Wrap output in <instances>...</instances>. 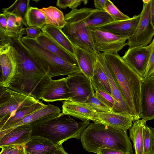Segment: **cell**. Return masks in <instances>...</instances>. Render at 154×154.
<instances>
[{
  "instance_id": "obj_50",
  "label": "cell",
  "mask_w": 154,
  "mask_h": 154,
  "mask_svg": "<svg viewBox=\"0 0 154 154\" xmlns=\"http://www.w3.org/2000/svg\"><path fill=\"white\" fill-rule=\"evenodd\" d=\"M3 79V75L2 66L0 61V84L2 82Z\"/></svg>"
},
{
  "instance_id": "obj_2",
  "label": "cell",
  "mask_w": 154,
  "mask_h": 154,
  "mask_svg": "<svg viewBox=\"0 0 154 154\" xmlns=\"http://www.w3.org/2000/svg\"><path fill=\"white\" fill-rule=\"evenodd\" d=\"M104 54L115 76L133 122L140 119L142 79L118 54Z\"/></svg>"
},
{
  "instance_id": "obj_8",
  "label": "cell",
  "mask_w": 154,
  "mask_h": 154,
  "mask_svg": "<svg viewBox=\"0 0 154 154\" xmlns=\"http://www.w3.org/2000/svg\"><path fill=\"white\" fill-rule=\"evenodd\" d=\"M150 1L143 3L139 20L132 36L127 40L126 45L129 48L146 46L152 42L154 35V26L150 21Z\"/></svg>"
},
{
  "instance_id": "obj_25",
  "label": "cell",
  "mask_w": 154,
  "mask_h": 154,
  "mask_svg": "<svg viewBox=\"0 0 154 154\" xmlns=\"http://www.w3.org/2000/svg\"><path fill=\"white\" fill-rule=\"evenodd\" d=\"M41 30L42 32L76 58L74 45L62 29L53 26L45 25Z\"/></svg>"
},
{
  "instance_id": "obj_30",
  "label": "cell",
  "mask_w": 154,
  "mask_h": 154,
  "mask_svg": "<svg viewBox=\"0 0 154 154\" xmlns=\"http://www.w3.org/2000/svg\"><path fill=\"white\" fill-rule=\"evenodd\" d=\"M7 25L6 34L11 38H20L25 34L26 29L22 19L12 15L6 14Z\"/></svg>"
},
{
  "instance_id": "obj_43",
  "label": "cell",
  "mask_w": 154,
  "mask_h": 154,
  "mask_svg": "<svg viewBox=\"0 0 154 154\" xmlns=\"http://www.w3.org/2000/svg\"><path fill=\"white\" fill-rule=\"evenodd\" d=\"M11 37L0 30V47L11 44Z\"/></svg>"
},
{
  "instance_id": "obj_23",
  "label": "cell",
  "mask_w": 154,
  "mask_h": 154,
  "mask_svg": "<svg viewBox=\"0 0 154 154\" xmlns=\"http://www.w3.org/2000/svg\"><path fill=\"white\" fill-rule=\"evenodd\" d=\"M74 47L75 57L81 71L91 80L97 61V54L91 53L75 45Z\"/></svg>"
},
{
  "instance_id": "obj_24",
  "label": "cell",
  "mask_w": 154,
  "mask_h": 154,
  "mask_svg": "<svg viewBox=\"0 0 154 154\" xmlns=\"http://www.w3.org/2000/svg\"><path fill=\"white\" fill-rule=\"evenodd\" d=\"M46 104L39 100L31 106L20 109L0 120V131L17 123L26 116L42 107Z\"/></svg>"
},
{
  "instance_id": "obj_28",
  "label": "cell",
  "mask_w": 154,
  "mask_h": 154,
  "mask_svg": "<svg viewBox=\"0 0 154 154\" xmlns=\"http://www.w3.org/2000/svg\"><path fill=\"white\" fill-rule=\"evenodd\" d=\"M91 81L94 92L99 89L111 95V90L106 75L97 60Z\"/></svg>"
},
{
  "instance_id": "obj_14",
  "label": "cell",
  "mask_w": 154,
  "mask_h": 154,
  "mask_svg": "<svg viewBox=\"0 0 154 154\" xmlns=\"http://www.w3.org/2000/svg\"><path fill=\"white\" fill-rule=\"evenodd\" d=\"M7 89L10 97L0 103V120L20 109L31 106L39 101L31 96Z\"/></svg>"
},
{
  "instance_id": "obj_7",
  "label": "cell",
  "mask_w": 154,
  "mask_h": 154,
  "mask_svg": "<svg viewBox=\"0 0 154 154\" xmlns=\"http://www.w3.org/2000/svg\"><path fill=\"white\" fill-rule=\"evenodd\" d=\"M88 30L97 53L118 54L126 46L127 41L129 38L96 27H88Z\"/></svg>"
},
{
  "instance_id": "obj_12",
  "label": "cell",
  "mask_w": 154,
  "mask_h": 154,
  "mask_svg": "<svg viewBox=\"0 0 154 154\" xmlns=\"http://www.w3.org/2000/svg\"><path fill=\"white\" fill-rule=\"evenodd\" d=\"M97 60L107 77L111 90V95L116 104L117 112H124L130 114L129 110L124 99L118 85L115 76L107 63L104 54L98 53L97 54Z\"/></svg>"
},
{
  "instance_id": "obj_29",
  "label": "cell",
  "mask_w": 154,
  "mask_h": 154,
  "mask_svg": "<svg viewBox=\"0 0 154 154\" xmlns=\"http://www.w3.org/2000/svg\"><path fill=\"white\" fill-rule=\"evenodd\" d=\"M45 17L46 25L53 26L62 29L66 22L62 11L53 6L44 7L40 9Z\"/></svg>"
},
{
  "instance_id": "obj_4",
  "label": "cell",
  "mask_w": 154,
  "mask_h": 154,
  "mask_svg": "<svg viewBox=\"0 0 154 154\" xmlns=\"http://www.w3.org/2000/svg\"><path fill=\"white\" fill-rule=\"evenodd\" d=\"M90 122H77L70 116L62 113L52 118L32 123V135L47 138L57 146L72 138L80 139Z\"/></svg>"
},
{
  "instance_id": "obj_39",
  "label": "cell",
  "mask_w": 154,
  "mask_h": 154,
  "mask_svg": "<svg viewBox=\"0 0 154 154\" xmlns=\"http://www.w3.org/2000/svg\"><path fill=\"white\" fill-rule=\"evenodd\" d=\"M27 35L24 36L29 38L34 39L39 36L42 32L41 29L35 26H28L26 29Z\"/></svg>"
},
{
  "instance_id": "obj_46",
  "label": "cell",
  "mask_w": 154,
  "mask_h": 154,
  "mask_svg": "<svg viewBox=\"0 0 154 154\" xmlns=\"http://www.w3.org/2000/svg\"><path fill=\"white\" fill-rule=\"evenodd\" d=\"M150 17L151 22L154 26V0H151L150 4Z\"/></svg>"
},
{
  "instance_id": "obj_19",
  "label": "cell",
  "mask_w": 154,
  "mask_h": 154,
  "mask_svg": "<svg viewBox=\"0 0 154 154\" xmlns=\"http://www.w3.org/2000/svg\"><path fill=\"white\" fill-rule=\"evenodd\" d=\"M140 17V14L135 15L127 20L113 21L96 28L129 38L134 33Z\"/></svg>"
},
{
  "instance_id": "obj_5",
  "label": "cell",
  "mask_w": 154,
  "mask_h": 154,
  "mask_svg": "<svg viewBox=\"0 0 154 154\" xmlns=\"http://www.w3.org/2000/svg\"><path fill=\"white\" fill-rule=\"evenodd\" d=\"M20 40L51 78L61 75L69 76L81 71L79 68L42 47L34 39L23 36Z\"/></svg>"
},
{
  "instance_id": "obj_38",
  "label": "cell",
  "mask_w": 154,
  "mask_h": 154,
  "mask_svg": "<svg viewBox=\"0 0 154 154\" xmlns=\"http://www.w3.org/2000/svg\"><path fill=\"white\" fill-rule=\"evenodd\" d=\"M153 75H154V47L151 50L142 80L146 79Z\"/></svg>"
},
{
  "instance_id": "obj_9",
  "label": "cell",
  "mask_w": 154,
  "mask_h": 154,
  "mask_svg": "<svg viewBox=\"0 0 154 154\" xmlns=\"http://www.w3.org/2000/svg\"><path fill=\"white\" fill-rule=\"evenodd\" d=\"M67 84L69 89V100L85 103L88 98L94 94L91 80L81 71L68 76Z\"/></svg>"
},
{
  "instance_id": "obj_13",
  "label": "cell",
  "mask_w": 154,
  "mask_h": 154,
  "mask_svg": "<svg viewBox=\"0 0 154 154\" xmlns=\"http://www.w3.org/2000/svg\"><path fill=\"white\" fill-rule=\"evenodd\" d=\"M140 118L146 122L154 119V75L142 80Z\"/></svg>"
},
{
  "instance_id": "obj_17",
  "label": "cell",
  "mask_w": 154,
  "mask_h": 154,
  "mask_svg": "<svg viewBox=\"0 0 154 154\" xmlns=\"http://www.w3.org/2000/svg\"><path fill=\"white\" fill-rule=\"evenodd\" d=\"M0 61L3 75L0 86L8 88L14 80L17 67L15 51L11 45L6 52L0 56Z\"/></svg>"
},
{
  "instance_id": "obj_6",
  "label": "cell",
  "mask_w": 154,
  "mask_h": 154,
  "mask_svg": "<svg viewBox=\"0 0 154 154\" xmlns=\"http://www.w3.org/2000/svg\"><path fill=\"white\" fill-rule=\"evenodd\" d=\"M89 8L72 9L65 14L66 24L62 29L73 44L91 53L97 54L84 18Z\"/></svg>"
},
{
  "instance_id": "obj_48",
  "label": "cell",
  "mask_w": 154,
  "mask_h": 154,
  "mask_svg": "<svg viewBox=\"0 0 154 154\" xmlns=\"http://www.w3.org/2000/svg\"><path fill=\"white\" fill-rule=\"evenodd\" d=\"M53 154H69L64 150L62 145L57 146V149Z\"/></svg>"
},
{
  "instance_id": "obj_16",
  "label": "cell",
  "mask_w": 154,
  "mask_h": 154,
  "mask_svg": "<svg viewBox=\"0 0 154 154\" xmlns=\"http://www.w3.org/2000/svg\"><path fill=\"white\" fill-rule=\"evenodd\" d=\"M67 77L52 79L45 89L40 99L46 102L69 100L71 94L67 84Z\"/></svg>"
},
{
  "instance_id": "obj_10",
  "label": "cell",
  "mask_w": 154,
  "mask_h": 154,
  "mask_svg": "<svg viewBox=\"0 0 154 154\" xmlns=\"http://www.w3.org/2000/svg\"><path fill=\"white\" fill-rule=\"evenodd\" d=\"M154 47V39L146 46L129 48L122 58L142 79L152 48Z\"/></svg>"
},
{
  "instance_id": "obj_20",
  "label": "cell",
  "mask_w": 154,
  "mask_h": 154,
  "mask_svg": "<svg viewBox=\"0 0 154 154\" xmlns=\"http://www.w3.org/2000/svg\"><path fill=\"white\" fill-rule=\"evenodd\" d=\"M62 113L71 116L83 122L92 121L96 111L85 103H80L69 100L64 101L62 106Z\"/></svg>"
},
{
  "instance_id": "obj_22",
  "label": "cell",
  "mask_w": 154,
  "mask_h": 154,
  "mask_svg": "<svg viewBox=\"0 0 154 154\" xmlns=\"http://www.w3.org/2000/svg\"><path fill=\"white\" fill-rule=\"evenodd\" d=\"M34 39L41 46L49 52L79 68L75 57L43 32Z\"/></svg>"
},
{
  "instance_id": "obj_34",
  "label": "cell",
  "mask_w": 154,
  "mask_h": 154,
  "mask_svg": "<svg viewBox=\"0 0 154 154\" xmlns=\"http://www.w3.org/2000/svg\"><path fill=\"white\" fill-rule=\"evenodd\" d=\"M105 10L110 15L114 21L122 20L130 17L120 11L110 0H107Z\"/></svg>"
},
{
  "instance_id": "obj_1",
  "label": "cell",
  "mask_w": 154,
  "mask_h": 154,
  "mask_svg": "<svg viewBox=\"0 0 154 154\" xmlns=\"http://www.w3.org/2000/svg\"><path fill=\"white\" fill-rule=\"evenodd\" d=\"M11 44L15 51L17 67L14 80L8 88L39 100L51 78L20 38H11Z\"/></svg>"
},
{
  "instance_id": "obj_42",
  "label": "cell",
  "mask_w": 154,
  "mask_h": 154,
  "mask_svg": "<svg viewBox=\"0 0 154 154\" xmlns=\"http://www.w3.org/2000/svg\"><path fill=\"white\" fill-rule=\"evenodd\" d=\"M10 96V94L7 88L0 86V103L8 100Z\"/></svg>"
},
{
  "instance_id": "obj_47",
  "label": "cell",
  "mask_w": 154,
  "mask_h": 154,
  "mask_svg": "<svg viewBox=\"0 0 154 154\" xmlns=\"http://www.w3.org/2000/svg\"><path fill=\"white\" fill-rule=\"evenodd\" d=\"M23 146L22 145H17L13 154H23Z\"/></svg>"
},
{
  "instance_id": "obj_49",
  "label": "cell",
  "mask_w": 154,
  "mask_h": 154,
  "mask_svg": "<svg viewBox=\"0 0 154 154\" xmlns=\"http://www.w3.org/2000/svg\"><path fill=\"white\" fill-rule=\"evenodd\" d=\"M11 45V44H10L4 46L0 47V56L8 51Z\"/></svg>"
},
{
  "instance_id": "obj_32",
  "label": "cell",
  "mask_w": 154,
  "mask_h": 154,
  "mask_svg": "<svg viewBox=\"0 0 154 154\" xmlns=\"http://www.w3.org/2000/svg\"><path fill=\"white\" fill-rule=\"evenodd\" d=\"M26 19L28 26L37 27L41 29L46 25L45 16L40 9L37 7H30Z\"/></svg>"
},
{
  "instance_id": "obj_44",
  "label": "cell",
  "mask_w": 154,
  "mask_h": 154,
  "mask_svg": "<svg viewBox=\"0 0 154 154\" xmlns=\"http://www.w3.org/2000/svg\"><path fill=\"white\" fill-rule=\"evenodd\" d=\"M17 145H9L1 147L0 154H13Z\"/></svg>"
},
{
  "instance_id": "obj_40",
  "label": "cell",
  "mask_w": 154,
  "mask_h": 154,
  "mask_svg": "<svg viewBox=\"0 0 154 154\" xmlns=\"http://www.w3.org/2000/svg\"><path fill=\"white\" fill-rule=\"evenodd\" d=\"M97 154H131L128 152H124L122 151L112 149L99 148L96 150Z\"/></svg>"
},
{
  "instance_id": "obj_33",
  "label": "cell",
  "mask_w": 154,
  "mask_h": 154,
  "mask_svg": "<svg viewBox=\"0 0 154 154\" xmlns=\"http://www.w3.org/2000/svg\"><path fill=\"white\" fill-rule=\"evenodd\" d=\"M144 154H154V128L145 126L144 138Z\"/></svg>"
},
{
  "instance_id": "obj_3",
  "label": "cell",
  "mask_w": 154,
  "mask_h": 154,
  "mask_svg": "<svg viewBox=\"0 0 154 154\" xmlns=\"http://www.w3.org/2000/svg\"><path fill=\"white\" fill-rule=\"evenodd\" d=\"M83 148L96 153L99 148L117 149L133 154L132 145L127 132L99 123H90L82 133Z\"/></svg>"
},
{
  "instance_id": "obj_31",
  "label": "cell",
  "mask_w": 154,
  "mask_h": 154,
  "mask_svg": "<svg viewBox=\"0 0 154 154\" xmlns=\"http://www.w3.org/2000/svg\"><path fill=\"white\" fill-rule=\"evenodd\" d=\"M29 0H17L10 6L2 9L3 13L21 18L24 25L27 27L26 15L29 8Z\"/></svg>"
},
{
  "instance_id": "obj_37",
  "label": "cell",
  "mask_w": 154,
  "mask_h": 154,
  "mask_svg": "<svg viewBox=\"0 0 154 154\" xmlns=\"http://www.w3.org/2000/svg\"><path fill=\"white\" fill-rule=\"evenodd\" d=\"M87 0H58L56 2V5L59 8L65 9L69 8L72 9L77 8L82 3H87Z\"/></svg>"
},
{
  "instance_id": "obj_15",
  "label": "cell",
  "mask_w": 154,
  "mask_h": 154,
  "mask_svg": "<svg viewBox=\"0 0 154 154\" xmlns=\"http://www.w3.org/2000/svg\"><path fill=\"white\" fill-rule=\"evenodd\" d=\"M58 106L48 104L26 116L17 123L0 131L2 136L14 128L23 125L31 124L33 122L49 119L59 116L62 113Z\"/></svg>"
},
{
  "instance_id": "obj_27",
  "label": "cell",
  "mask_w": 154,
  "mask_h": 154,
  "mask_svg": "<svg viewBox=\"0 0 154 154\" xmlns=\"http://www.w3.org/2000/svg\"><path fill=\"white\" fill-rule=\"evenodd\" d=\"M88 27H97L114 21L110 15L104 10L90 8L84 18Z\"/></svg>"
},
{
  "instance_id": "obj_41",
  "label": "cell",
  "mask_w": 154,
  "mask_h": 154,
  "mask_svg": "<svg viewBox=\"0 0 154 154\" xmlns=\"http://www.w3.org/2000/svg\"><path fill=\"white\" fill-rule=\"evenodd\" d=\"M7 25V14L4 13H0V30L6 34Z\"/></svg>"
},
{
  "instance_id": "obj_35",
  "label": "cell",
  "mask_w": 154,
  "mask_h": 154,
  "mask_svg": "<svg viewBox=\"0 0 154 154\" xmlns=\"http://www.w3.org/2000/svg\"><path fill=\"white\" fill-rule=\"evenodd\" d=\"M94 92L96 97L101 102L110 108L112 111L117 112L116 103L111 95L99 89Z\"/></svg>"
},
{
  "instance_id": "obj_11",
  "label": "cell",
  "mask_w": 154,
  "mask_h": 154,
  "mask_svg": "<svg viewBox=\"0 0 154 154\" xmlns=\"http://www.w3.org/2000/svg\"><path fill=\"white\" fill-rule=\"evenodd\" d=\"M92 121L94 123L101 124L127 132L133 125V118L130 114L126 113L111 111L95 112Z\"/></svg>"
},
{
  "instance_id": "obj_26",
  "label": "cell",
  "mask_w": 154,
  "mask_h": 154,
  "mask_svg": "<svg viewBox=\"0 0 154 154\" xmlns=\"http://www.w3.org/2000/svg\"><path fill=\"white\" fill-rule=\"evenodd\" d=\"M146 122L139 119L134 122L129 129L130 139L132 141L135 154H144V138Z\"/></svg>"
},
{
  "instance_id": "obj_21",
  "label": "cell",
  "mask_w": 154,
  "mask_h": 154,
  "mask_svg": "<svg viewBox=\"0 0 154 154\" xmlns=\"http://www.w3.org/2000/svg\"><path fill=\"white\" fill-rule=\"evenodd\" d=\"M57 149L49 139L37 135H32L23 146V154H53Z\"/></svg>"
},
{
  "instance_id": "obj_36",
  "label": "cell",
  "mask_w": 154,
  "mask_h": 154,
  "mask_svg": "<svg viewBox=\"0 0 154 154\" xmlns=\"http://www.w3.org/2000/svg\"><path fill=\"white\" fill-rule=\"evenodd\" d=\"M97 112H104L112 111L98 99L94 94L90 96L85 102Z\"/></svg>"
},
{
  "instance_id": "obj_18",
  "label": "cell",
  "mask_w": 154,
  "mask_h": 154,
  "mask_svg": "<svg viewBox=\"0 0 154 154\" xmlns=\"http://www.w3.org/2000/svg\"><path fill=\"white\" fill-rule=\"evenodd\" d=\"M31 124L17 127L0 137V148L9 145H24L32 135Z\"/></svg>"
},
{
  "instance_id": "obj_45",
  "label": "cell",
  "mask_w": 154,
  "mask_h": 154,
  "mask_svg": "<svg viewBox=\"0 0 154 154\" xmlns=\"http://www.w3.org/2000/svg\"><path fill=\"white\" fill-rule=\"evenodd\" d=\"M107 0H94V4L95 9L105 10Z\"/></svg>"
},
{
  "instance_id": "obj_51",
  "label": "cell",
  "mask_w": 154,
  "mask_h": 154,
  "mask_svg": "<svg viewBox=\"0 0 154 154\" xmlns=\"http://www.w3.org/2000/svg\"><path fill=\"white\" fill-rule=\"evenodd\" d=\"M150 1L151 0H143L142 1L143 3L148 4Z\"/></svg>"
}]
</instances>
